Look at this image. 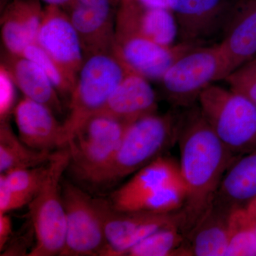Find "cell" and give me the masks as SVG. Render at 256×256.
Listing matches in <instances>:
<instances>
[{"mask_svg": "<svg viewBox=\"0 0 256 256\" xmlns=\"http://www.w3.org/2000/svg\"><path fill=\"white\" fill-rule=\"evenodd\" d=\"M129 70L108 50L92 54L84 60L69 97L68 117L63 122L66 146L88 119L104 108Z\"/></svg>", "mask_w": 256, "mask_h": 256, "instance_id": "obj_4", "label": "cell"}, {"mask_svg": "<svg viewBox=\"0 0 256 256\" xmlns=\"http://www.w3.org/2000/svg\"><path fill=\"white\" fill-rule=\"evenodd\" d=\"M238 0H166L178 42L203 45L223 34Z\"/></svg>", "mask_w": 256, "mask_h": 256, "instance_id": "obj_11", "label": "cell"}, {"mask_svg": "<svg viewBox=\"0 0 256 256\" xmlns=\"http://www.w3.org/2000/svg\"><path fill=\"white\" fill-rule=\"evenodd\" d=\"M12 236V222L8 214H0V250H4Z\"/></svg>", "mask_w": 256, "mask_h": 256, "instance_id": "obj_30", "label": "cell"}, {"mask_svg": "<svg viewBox=\"0 0 256 256\" xmlns=\"http://www.w3.org/2000/svg\"><path fill=\"white\" fill-rule=\"evenodd\" d=\"M180 116L150 114L128 124L118 149L94 185L110 186L164 156L178 142Z\"/></svg>", "mask_w": 256, "mask_h": 256, "instance_id": "obj_2", "label": "cell"}, {"mask_svg": "<svg viewBox=\"0 0 256 256\" xmlns=\"http://www.w3.org/2000/svg\"><path fill=\"white\" fill-rule=\"evenodd\" d=\"M53 152L30 148L14 134L6 120H1L0 173L41 166L50 161Z\"/></svg>", "mask_w": 256, "mask_h": 256, "instance_id": "obj_22", "label": "cell"}, {"mask_svg": "<svg viewBox=\"0 0 256 256\" xmlns=\"http://www.w3.org/2000/svg\"><path fill=\"white\" fill-rule=\"evenodd\" d=\"M36 43L76 80L84 64V48L78 32L65 10L48 4Z\"/></svg>", "mask_w": 256, "mask_h": 256, "instance_id": "obj_12", "label": "cell"}, {"mask_svg": "<svg viewBox=\"0 0 256 256\" xmlns=\"http://www.w3.org/2000/svg\"><path fill=\"white\" fill-rule=\"evenodd\" d=\"M244 210L249 220L252 224H256V198Z\"/></svg>", "mask_w": 256, "mask_h": 256, "instance_id": "obj_33", "label": "cell"}, {"mask_svg": "<svg viewBox=\"0 0 256 256\" xmlns=\"http://www.w3.org/2000/svg\"><path fill=\"white\" fill-rule=\"evenodd\" d=\"M18 138L30 148L52 152L66 146L63 124L46 106L25 97L15 107Z\"/></svg>", "mask_w": 256, "mask_h": 256, "instance_id": "obj_14", "label": "cell"}, {"mask_svg": "<svg viewBox=\"0 0 256 256\" xmlns=\"http://www.w3.org/2000/svg\"><path fill=\"white\" fill-rule=\"evenodd\" d=\"M44 9L38 0H14L2 18V37L12 54H22L28 45L36 43Z\"/></svg>", "mask_w": 256, "mask_h": 256, "instance_id": "obj_19", "label": "cell"}, {"mask_svg": "<svg viewBox=\"0 0 256 256\" xmlns=\"http://www.w3.org/2000/svg\"><path fill=\"white\" fill-rule=\"evenodd\" d=\"M48 162L36 168L12 170L6 173H1V174L10 188L32 200L41 188L46 178Z\"/></svg>", "mask_w": 256, "mask_h": 256, "instance_id": "obj_26", "label": "cell"}, {"mask_svg": "<svg viewBox=\"0 0 256 256\" xmlns=\"http://www.w3.org/2000/svg\"><path fill=\"white\" fill-rule=\"evenodd\" d=\"M180 178V164L169 156H160L114 191L110 196L111 205L118 210H139L148 197Z\"/></svg>", "mask_w": 256, "mask_h": 256, "instance_id": "obj_13", "label": "cell"}, {"mask_svg": "<svg viewBox=\"0 0 256 256\" xmlns=\"http://www.w3.org/2000/svg\"><path fill=\"white\" fill-rule=\"evenodd\" d=\"M232 213L212 206L186 236L191 256H224L230 239Z\"/></svg>", "mask_w": 256, "mask_h": 256, "instance_id": "obj_21", "label": "cell"}, {"mask_svg": "<svg viewBox=\"0 0 256 256\" xmlns=\"http://www.w3.org/2000/svg\"><path fill=\"white\" fill-rule=\"evenodd\" d=\"M14 82L3 64L0 69V118L6 120L12 108L15 99Z\"/></svg>", "mask_w": 256, "mask_h": 256, "instance_id": "obj_28", "label": "cell"}, {"mask_svg": "<svg viewBox=\"0 0 256 256\" xmlns=\"http://www.w3.org/2000/svg\"><path fill=\"white\" fill-rule=\"evenodd\" d=\"M62 188L66 216V236L60 256H102L107 246L104 200L90 196L64 180Z\"/></svg>", "mask_w": 256, "mask_h": 256, "instance_id": "obj_8", "label": "cell"}, {"mask_svg": "<svg viewBox=\"0 0 256 256\" xmlns=\"http://www.w3.org/2000/svg\"><path fill=\"white\" fill-rule=\"evenodd\" d=\"M180 114L178 142L180 173L186 196L182 212L188 236L212 206L226 172L236 156L210 128L198 105Z\"/></svg>", "mask_w": 256, "mask_h": 256, "instance_id": "obj_1", "label": "cell"}, {"mask_svg": "<svg viewBox=\"0 0 256 256\" xmlns=\"http://www.w3.org/2000/svg\"><path fill=\"white\" fill-rule=\"evenodd\" d=\"M200 45L178 43L163 46L134 32L114 31L111 50L130 70L148 80H161L180 57Z\"/></svg>", "mask_w": 256, "mask_h": 256, "instance_id": "obj_10", "label": "cell"}, {"mask_svg": "<svg viewBox=\"0 0 256 256\" xmlns=\"http://www.w3.org/2000/svg\"><path fill=\"white\" fill-rule=\"evenodd\" d=\"M114 31L134 32L163 46L174 44L178 31L168 8H146L139 1L120 5Z\"/></svg>", "mask_w": 256, "mask_h": 256, "instance_id": "obj_15", "label": "cell"}, {"mask_svg": "<svg viewBox=\"0 0 256 256\" xmlns=\"http://www.w3.org/2000/svg\"><path fill=\"white\" fill-rule=\"evenodd\" d=\"M156 92L148 79L129 70L98 114L130 124L156 114Z\"/></svg>", "mask_w": 256, "mask_h": 256, "instance_id": "obj_16", "label": "cell"}, {"mask_svg": "<svg viewBox=\"0 0 256 256\" xmlns=\"http://www.w3.org/2000/svg\"><path fill=\"white\" fill-rule=\"evenodd\" d=\"M102 210L107 242L102 256H126L131 248L164 227L178 224L183 230L184 216L181 210L170 213L120 210L114 208L110 202L105 200Z\"/></svg>", "mask_w": 256, "mask_h": 256, "instance_id": "obj_9", "label": "cell"}, {"mask_svg": "<svg viewBox=\"0 0 256 256\" xmlns=\"http://www.w3.org/2000/svg\"><path fill=\"white\" fill-rule=\"evenodd\" d=\"M84 6L114 12V5H117L114 0H77Z\"/></svg>", "mask_w": 256, "mask_h": 256, "instance_id": "obj_31", "label": "cell"}, {"mask_svg": "<svg viewBox=\"0 0 256 256\" xmlns=\"http://www.w3.org/2000/svg\"><path fill=\"white\" fill-rule=\"evenodd\" d=\"M32 198L9 188L0 174V214H8L28 204Z\"/></svg>", "mask_w": 256, "mask_h": 256, "instance_id": "obj_29", "label": "cell"}, {"mask_svg": "<svg viewBox=\"0 0 256 256\" xmlns=\"http://www.w3.org/2000/svg\"><path fill=\"white\" fill-rule=\"evenodd\" d=\"M43 1L48 4L60 6L64 10H66L67 11L73 8L77 2V0H43Z\"/></svg>", "mask_w": 256, "mask_h": 256, "instance_id": "obj_32", "label": "cell"}, {"mask_svg": "<svg viewBox=\"0 0 256 256\" xmlns=\"http://www.w3.org/2000/svg\"><path fill=\"white\" fill-rule=\"evenodd\" d=\"M254 230H255L256 233V224H254Z\"/></svg>", "mask_w": 256, "mask_h": 256, "instance_id": "obj_35", "label": "cell"}, {"mask_svg": "<svg viewBox=\"0 0 256 256\" xmlns=\"http://www.w3.org/2000/svg\"><path fill=\"white\" fill-rule=\"evenodd\" d=\"M128 126L102 114L88 119L67 142L68 169L82 181L95 184L114 158Z\"/></svg>", "mask_w": 256, "mask_h": 256, "instance_id": "obj_7", "label": "cell"}, {"mask_svg": "<svg viewBox=\"0 0 256 256\" xmlns=\"http://www.w3.org/2000/svg\"><path fill=\"white\" fill-rule=\"evenodd\" d=\"M126 256H191L181 226L172 225L156 230L131 248Z\"/></svg>", "mask_w": 256, "mask_h": 256, "instance_id": "obj_23", "label": "cell"}, {"mask_svg": "<svg viewBox=\"0 0 256 256\" xmlns=\"http://www.w3.org/2000/svg\"><path fill=\"white\" fill-rule=\"evenodd\" d=\"M25 97L62 112V104L50 79L34 62L23 56L12 54L3 64Z\"/></svg>", "mask_w": 256, "mask_h": 256, "instance_id": "obj_20", "label": "cell"}, {"mask_svg": "<svg viewBox=\"0 0 256 256\" xmlns=\"http://www.w3.org/2000/svg\"><path fill=\"white\" fill-rule=\"evenodd\" d=\"M202 114L236 156L256 150V106L245 96L212 84L198 100Z\"/></svg>", "mask_w": 256, "mask_h": 256, "instance_id": "obj_5", "label": "cell"}, {"mask_svg": "<svg viewBox=\"0 0 256 256\" xmlns=\"http://www.w3.org/2000/svg\"><path fill=\"white\" fill-rule=\"evenodd\" d=\"M230 72L256 56V0H238L218 44Z\"/></svg>", "mask_w": 256, "mask_h": 256, "instance_id": "obj_17", "label": "cell"}, {"mask_svg": "<svg viewBox=\"0 0 256 256\" xmlns=\"http://www.w3.org/2000/svg\"><path fill=\"white\" fill-rule=\"evenodd\" d=\"M230 73V66L220 45H200L180 57L160 82L170 104L188 108L198 102L207 88Z\"/></svg>", "mask_w": 256, "mask_h": 256, "instance_id": "obj_6", "label": "cell"}, {"mask_svg": "<svg viewBox=\"0 0 256 256\" xmlns=\"http://www.w3.org/2000/svg\"><path fill=\"white\" fill-rule=\"evenodd\" d=\"M21 56L34 62L44 70L58 94L70 97L76 80L60 67L38 44L28 45Z\"/></svg>", "mask_w": 256, "mask_h": 256, "instance_id": "obj_25", "label": "cell"}, {"mask_svg": "<svg viewBox=\"0 0 256 256\" xmlns=\"http://www.w3.org/2000/svg\"><path fill=\"white\" fill-rule=\"evenodd\" d=\"M224 80L230 89L245 96L256 106V57L230 72Z\"/></svg>", "mask_w": 256, "mask_h": 256, "instance_id": "obj_27", "label": "cell"}, {"mask_svg": "<svg viewBox=\"0 0 256 256\" xmlns=\"http://www.w3.org/2000/svg\"><path fill=\"white\" fill-rule=\"evenodd\" d=\"M230 239L224 256H256V233L254 224L244 208L232 212Z\"/></svg>", "mask_w": 256, "mask_h": 256, "instance_id": "obj_24", "label": "cell"}, {"mask_svg": "<svg viewBox=\"0 0 256 256\" xmlns=\"http://www.w3.org/2000/svg\"><path fill=\"white\" fill-rule=\"evenodd\" d=\"M116 4L120 5L129 4V3L134 2H138V0H114Z\"/></svg>", "mask_w": 256, "mask_h": 256, "instance_id": "obj_34", "label": "cell"}, {"mask_svg": "<svg viewBox=\"0 0 256 256\" xmlns=\"http://www.w3.org/2000/svg\"><path fill=\"white\" fill-rule=\"evenodd\" d=\"M256 198V150L239 156L226 172L212 206L232 213Z\"/></svg>", "mask_w": 256, "mask_h": 256, "instance_id": "obj_18", "label": "cell"}, {"mask_svg": "<svg viewBox=\"0 0 256 256\" xmlns=\"http://www.w3.org/2000/svg\"><path fill=\"white\" fill-rule=\"evenodd\" d=\"M68 146L54 151L48 162L46 178L28 203L36 242L28 256L60 255L65 246L66 216L62 198L64 173L70 164Z\"/></svg>", "mask_w": 256, "mask_h": 256, "instance_id": "obj_3", "label": "cell"}]
</instances>
